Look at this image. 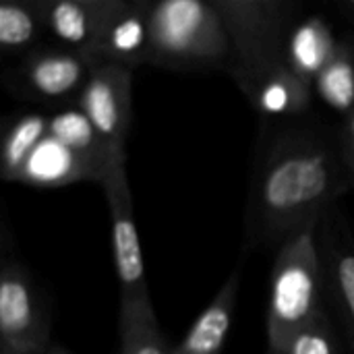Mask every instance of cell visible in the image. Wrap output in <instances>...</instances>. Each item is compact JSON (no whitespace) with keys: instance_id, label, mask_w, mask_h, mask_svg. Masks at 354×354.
Segmentation results:
<instances>
[{"instance_id":"cell-2","label":"cell","mask_w":354,"mask_h":354,"mask_svg":"<svg viewBox=\"0 0 354 354\" xmlns=\"http://www.w3.org/2000/svg\"><path fill=\"white\" fill-rule=\"evenodd\" d=\"M317 232L319 224L309 226L278 247L270 276L266 353H282L301 328L326 311V270Z\"/></svg>"},{"instance_id":"cell-17","label":"cell","mask_w":354,"mask_h":354,"mask_svg":"<svg viewBox=\"0 0 354 354\" xmlns=\"http://www.w3.org/2000/svg\"><path fill=\"white\" fill-rule=\"evenodd\" d=\"M118 336L120 354H172V346L158 326L151 299L120 301Z\"/></svg>"},{"instance_id":"cell-4","label":"cell","mask_w":354,"mask_h":354,"mask_svg":"<svg viewBox=\"0 0 354 354\" xmlns=\"http://www.w3.org/2000/svg\"><path fill=\"white\" fill-rule=\"evenodd\" d=\"M232 44L230 77L243 79L286 60V35L297 19V4L286 0H214ZM290 66V64H288Z\"/></svg>"},{"instance_id":"cell-6","label":"cell","mask_w":354,"mask_h":354,"mask_svg":"<svg viewBox=\"0 0 354 354\" xmlns=\"http://www.w3.org/2000/svg\"><path fill=\"white\" fill-rule=\"evenodd\" d=\"M112 224L114 270L120 282V301H147L149 288L145 278V261L141 253L139 232L135 224L133 191L129 185L124 162L108 170L102 185Z\"/></svg>"},{"instance_id":"cell-24","label":"cell","mask_w":354,"mask_h":354,"mask_svg":"<svg viewBox=\"0 0 354 354\" xmlns=\"http://www.w3.org/2000/svg\"><path fill=\"white\" fill-rule=\"evenodd\" d=\"M340 149H342V147H340ZM342 158H344V164H346V168H348V174H351V180H353V189H354V156L342 149Z\"/></svg>"},{"instance_id":"cell-10","label":"cell","mask_w":354,"mask_h":354,"mask_svg":"<svg viewBox=\"0 0 354 354\" xmlns=\"http://www.w3.org/2000/svg\"><path fill=\"white\" fill-rule=\"evenodd\" d=\"M124 0H35L44 31L62 48L87 54Z\"/></svg>"},{"instance_id":"cell-5","label":"cell","mask_w":354,"mask_h":354,"mask_svg":"<svg viewBox=\"0 0 354 354\" xmlns=\"http://www.w3.org/2000/svg\"><path fill=\"white\" fill-rule=\"evenodd\" d=\"M50 344V315L33 280L19 261H4L0 274V354H31Z\"/></svg>"},{"instance_id":"cell-1","label":"cell","mask_w":354,"mask_h":354,"mask_svg":"<svg viewBox=\"0 0 354 354\" xmlns=\"http://www.w3.org/2000/svg\"><path fill=\"white\" fill-rule=\"evenodd\" d=\"M353 189L340 141L317 129L280 131L255 168L247 205V239L282 245L317 226L332 205Z\"/></svg>"},{"instance_id":"cell-26","label":"cell","mask_w":354,"mask_h":354,"mask_svg":"<svg viewBox=\"0 0 354 354\" xmlns=\"http://www.w3.org/2000/svg\"><path fill=\"white\" fill-rule=\"evenodd\" d=\"M266 354H274V353H266Z\"/></svg>"},{"instance_id":"cell-12","label":"cell","mask_w":354,"mask_h":354,"mask_svg":"<svg viewBox=\"0 0 354 354\" xmlns=\"http://www.w3.org/2000/svg\"><path fill=\"white\" fill-rule=\"evenodd\" d=\"M234 83L261 116H301L313 100V85L301 79L288 64L239 79Z\"/></svg>"},{"instance_id":"cell-25","label":"cell","mask_w":354,"mask_h":354,"mask_svg":"<svg viewBox=\"0 0 354 354\" xmlns=\"http://www.w3.org/2000/svg\"><path fill=\"white\" fill-rule=\"evenodd\" d=\"M31 354H71L66 348H62V346H58V344H50L48 348H44V351H37V353H31Z\"/></svg>"},{"instance_id":"cell-23","label":"cell","mask_w":354,"mask_h":354,"mask_svg":"<svg viewBox=\"0 0 354 354\" xmlns=\"http://www.w3.org/2000/svg\"><path fill=\"white\" fill-rule=\"evenodd\" d=\"M336 8H338V12H340L344 19H348V21H353L354 23V0H340V2L336 4Z\"/></svg>"},{"instance_id":"cell-18","label":"cell","mask_w":354,"mask_h":354,"mask_svg":"<svg viewBox=\"0 0 354 354\" xmlns=\"http://www.w3.org/2000/svg\"><path fill=\"white\" fill-rule=\"evenodd\" d=\"M313 93L342 118L354 110V31L340 35L334 58L313 83Z\"/></svg>"},{"instance_id":"cell-8","label":"cell","mask_w":354,"mask_h":354,"mask_svg":"<svg viewBox=\"0 0 354 354\" xmlns=\"http://www.w3.org/2000/svg\"><path fill=\"white\" fill-rule=\"evenodd\" d=\"M95 62L68 48H35L15 71L17 91L39 102L79 97Z\"/></svg>"},{"instance_id":"cell-11","label":"cell","mask_w":354,"mask_h":354,"mask_svg":"<svg viewBox=\"0 0 354 354\" xmlns=\"http://www.w3.org/2000/svg\"><path fill=\"white\" fill-rule=\"evenodd\" d=\"M332 209L319 222V249L326 270V295L342 319L354 353V241Z\"/></svg>"},{"instance_id":"cell-20","label":"cell","mask_w":354,"mask_h":354,"mask_svg":"<svg viewBox=\"0 0 354 354\" xmlns=\"http://www.w3.org/2000/svg\"><path fill=\"white\" fill-rule=\"evenodd\" d=\"M44 31L35 0H6L0 6V46L8 52L35 50Z\"/></svg>"},{"instance_id":"cell-9","label":"cell","mask_w":354,"mask_h":354,"mask_svg":"<svg viewBox=\"0 0 354 354\" xmlns=\"http://www.w3.org/2000/svg\"><path fill=\"white\" fill-rule=\"evenodd\" d=\"M151 0H124L85 54L95 64H120L127 68L149 66L151 52Z\"/></svg>"},{"instance_id":"cell-22","label":"cell","mask_w":354,"mask_h":354,"mask_svg":"<svg viewBox=\"0 0 354 354\" xmlns=\"http://www.w3.org/2000/svg\"><path fill=\"white\" fill-rule=\"evenodd\" d=\"M340 147L354 156V110L342 118V127H340Z\"/></svg>"},{"instance_id":"cell-14","label":"cell","mask_w":354,"mask_h":354,"mask_svg":"<svg viewBox=\"0 0 354 354\" xmlns=\"http://www.w3.org/2000/svg\"><path fill=\"white\" fill-rule=\"evenodd\" d=\"M239 286L241 270H234L209 305L197 315L180 344L172 348V354H222L234 322Z\"/></svg>"},{"instance_id":"cell-7","label":"cell","mask_w":354,"mask_h":354,"mask_svg":"<svg viewBox=\"0 0 354 354\" xmlns=\"http://www.w3.org/2000/svg\"><path fill=\"white\" fill-rule=\"evenodd\" d=\"M75 106L87 116L102 141L127 158L124 145L133 122V71L120 64H95Z\"/></svg>"},{"instance_id":"cell-16","label":"cell","mask_w":354,"mask_h":354,"mask_svg":"<svg viewBox=\"0 0 354 354\" xmlns=\"http://www.w3.org/2000/svg\"><path fill=\"white\" fill-rule=\"evenodd\" d=\"M48 135L64 143L68 149H73L77 156H81L100 176V185L108 170L116 164L127 162V158L114 153L102 137L95 133L87 116L77 108H62L54 114H50V124H48Z\"/></svg>"},{"instance_id":"cell-19","label":"cell","mask_w":354,"mask_h":354,"mask_svg":"<svg viewBox=\"0 0 354 354\" xmlns=\"http://www.w3.org/2000/svg\"><path fill=\"white\" fill-rule=\"evenodd\" d=\"M48 124H50V114L29 112L19 116L8 127L0 151L2 178L6 183H17L33 149L48 137Z\"/></svg>"},{"instance_id":"cell-21","label":"cell","mask_w":354,"mask_h":354,"mask_svg":"<svg viewBox=\"0 0 354 354\" xmlns=\"http://www.w3.org/2000/svg\"><path fill=\"white\" fill-rule=\"evenodd\" d=\"M280 354H340V344L328 311L301 328Z\"/></svg>"},{"instance_id":"cell-13","label":"cell","mask_w":354,"mask_h":354,"mask_svg":"<svg viewBox=\"0 0 354 354\" xmlns=\"http://www.w3.org/2000/svg\"><path fill=\"white\" fill-rule=\"evenodd\" d=\"M338 39L330 19L322 15L297 17L286 35V60L301 79L313 85L334 58Z\"/></svg>"},{"instance_id":"cell-3","label":"cell","mask_w":354,"mask_h":354,"mask_svg":"<svg viewBox=\"0 0 354 354\" xmlns=\"http://www.w3.org/2000/svg\"><path fill=\"white\" fill-rule=\"evenodd\" d=\"M149 27V66L228 71L232 64V44L214 0L151 2Z\"/></svg>"},{"instance_id":"cell-15","label":"cell","mask_w":354,"mask_h":354,"mask_svg":"<svg viewBox=\"0 0 354 354\" xmlns=\"http://www.w3.org/2000/svg\"><path fill=\"white\" fill-rule=\"evenodd\" d=\"M81 180L100 185L97 172L81 156L50 135L33 149L17 178V183L33 187H64Z\"/></svg>"}]
</instances>
